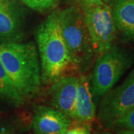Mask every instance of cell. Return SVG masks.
Returning <instances> with one entry per match:
<instances>
[{
    "instance_id": "obj_4",
    "label": "cell",
    "mask_w": 134,
    "mask_h": 134,
    "mask_svg": "<svg viewBox=\"0 0 134 134\" xmlns=\"http://www.w3.org/2000/svg\"><path fill=\"white\" fill-rule=\"evenodd\" d=\"M133 61L134 54L132 52L114 45L98 54L90 78L93 98L96 99L102 98L110 91L133 65Z\"/></svg>"
},
{
    "instance_id": "obj_11",
    "label": "cell",
    "mask_w": 134,
    "mask_h": 134,
    "mask_svg": "<svg viewBox=\"0 0 134 134\" xmlns=\"http://www.w3.org/2000/svg\"><path fill=\"white\" fill-rule=\"evenodd\" d=\"M112 13L116 29L127 39L134 40V0H115Z\"/></svg>"
},
{
    "instance_id": "obj_19",
    "label": "cell",
    "mask_w": 134,
    "mask_h": 134,
    "mask_svg": "<svg viewBox=\"0 0 134 134\" xmlns=\"http://www.w3.org/2000/svg\"><path fill=\"white\" fill-rule=\"evenodd\" d=\"M2 1H4V0H0V2H2Z\"/></svg>"
},
{
    "instance_id": "obj_8",
    "label": "cell",
    "mask_w": 134,
    "mask_h": 134,
    "mask_svg": "<svg viewBox=\"0 0 134 134\" xmlns=\"http://www.w3.org/2000/svg\"><path fill=\"white\" fill-rule=\"evenodd\" d=\"M24 29L23 12L14 2H0V43L19 42Z\"/></svg>"
},
{
    "instance_id": "obj_7",
    "label": "cell",
    "mask_w": 134,
    "mask_h": 134,
    "mask_svg": "<svg viewBox=\"0 0 134 134\" xmlns=\"http://www.w3.org/2000/svg\"><path fill=\"white\" fill-rule=\"evenodd\" d=\"M78 77L60 76L52 83L50 90L52 105L71 119H75V100Z\"/></svg>"
},
{
    "instance_id": "obj_2",
    "label": "cell",
    "mask_w": 134,
    "mask_h": 134,
    "mask_svg": "<svg viewBox=\"0 0 134 134\" xmlns=\"http://www.w3.org/2000/svg\"><path fill=\"white\" fill-rule=\"evenodd\" d=\"M59 11L58 10L52 11L37 30L41 78L46 83H52L61 76L71 63L60 27Z\"/></svg>"
},
{
    "instance_id": "obj_12",
    "label": "cell",
    "mask_w": 134,
    "mask_h": 134,
    "mask_svg": "<svg viewBox=\"0 0 134 134\" xmlns=\"http://www.w3.org/2000/svg\"><path fill=\"white\" fill-rule=\"evenodd\" d=\"M0 100L8 104L18 107L25 102L23 98L15 88L9 77L8 76L5 69L0 61Z\"/></svg>"
},
{
    "instance_id": "obj_5",
    "label": "cell",
    "mask_w": 134,
    "mask_h": 134,
    "mask_svg": "<svg viewBox=\"0 0 134 134\" xmlns=\"http://www.w3.org/2000/svg\"><path fill=\"white\" fill-rule=\"evenodd\" d=\"M83 14L95 54H100L113 46L116 26L112 8L107 3L83 7Z\"/></svg>"
},
{
    "instance_id": "obj_15",
    "label": "cell",
    "mask_w": 134,
    "mask_h": 134,
    "mask_svg": "<svg viewBox=\"0 0 134 134\" xmlns=\"http://www.w3.org/2000/svg\"><path fill=\"white\" fill-rule=\"evenodd\" d=\"M64 134H91L90 127L87 125H78L72 128H69Z\"/></svg>"
},
{
    "instance_id": "obj_16",
    "label": "cell",
    "mask_w": 134,
    "mask_h": 134,
    "mask_svg": "<svg viewBox=\"0 0 134 134\" xmlns=\"http://www.w3.org/2000/svg\"><path fill=\"white\" fill-rule=\"evenodd\" d=\"M76 1L82 5V7L98 5L101 3H107L108 2V0H76Z\"/></svg>"
},
{
    "instance_id": "obj_3",
    "label": "cell",
    "mask_w": 134,
    "mask_h": 134,
    "mask_svg": "<svg viewBox=\"0 0 134 134\" xmlns=\"http://www.w3.org/2000/svg\"><path fill=\"white\" fill-rule=\"evenodd\" d=\"M59 23L71 63L81 72L91 66L95 52L81 10L69 7L59 11Z\"/></svg>"
},
{
    "instance_id": "obj_18",
    "label": "cell",
    "mask_w": 134,
    "mask_h": 134,
    "mask_svg": "<svg viewBox=\"0 0 134 134\" xmlns=\"http://www.w3.org/2000/svg\"><path fill=\"white\" fill-rule=\"evenodd\" d=\"M0 134H16L14 130L9 127L0 125Z\"/></svg>"
},
{
    "instance_id": "obj_17",
    "label": "cell",
    "mask_w": 134,
    "mask_h": 134,
    "mask_svg": "<svg viewBox=\"0 0 134 134\" xmlns=\"http://www.w3.org/2000/svg\"><path fill=\"white\" fill-rule=\"evenodd\" d=\"M100 134H134V130L128 129H120L117 132L104 131Z\"/></svg>"
},
{
    "instance_id": "obj_10",
    "label": "cell",
    "mask_w": 134,
    "mask_h": 134,
    "mask_svg": "<svg viewBox=\"0 0 134 134\" xmlns=\"http://www.w3.org/2000/svg\"><path fill=\"white\" fill-rule=\"evenodd\" d=\"M96 107L92 94L90 78L85 75L78 77L75 100V119L88 123L95 119Z\"/></svg>"
},
{
    "instance_id": "obj_9",
    "label": "cell",
    "mask_w": 134,
    "mask_h": 134,
    "mask_svg": "<svg viewBox=\"0 0 134 134\" xmlns=\"http://www.w3.org/2000/svg\"><path fill=\"white\" fill-rule=\"evenodd\" d=\"M71 124L72 119L61 111L46 106L36 108L32 120L35 134H64Z\"/></svg>"
},
{
    "instance_id": "obj_1",
    "label": "cell",
    "mask_w": 134,
    "mask_h": 134,
    "mask_svg": "<svg viewBox=\"0 0 134 134\" xmlns=\"http://www.w3.org/2000/svg\"><path fill=\"white\" fill-rule=\"evenodd\" d=\"M0 61L25 100L38 92L42 80L41 68L34 43H0Z\"/></svg>"
},
{
    "instance_id": "obj_13",
    "label": "cell",
    "mask_w": 134,
    "mask_h": 134,
    "mask_svg": "<svg viewBox=\"0 0 134 134\" xmlns=\"http://www.w3.org/2000/svg\"><path fill=\"white\" fill-rule=\"evenodd\" d=\"M31 9L37 11H46L52 8L58 0H21Z\"/></svg>"
},
{
    "instance_id": "obj_14",
    "label": "cell",
    "mask_w": 134,
    "mask_h": 134,
    "mask_svg": "<svg viewBox=\"0 0 134 134\" xmlns=\"http://www.w3.org/2000/svg\"><path fill=\"white\" fill-rule=\"evenodd\" d=\"M114 127H119L120 129L134 130V107L118 120Z\"/></svg>"
},
{
    "instance_id": "obj_6",
    "label": "cell",
    "mask_w": 134,
    "mask_h": 134,
    "mask_svg": "<svg viewBox=\"0 0 134 134\" xmlns=\"http://www.w3.org/2000/svg\"><path fill=\"white\" fill-rule=\"evenodd\" d=\"M134 107V68L119 86L113 88L102 97L98 118L106 128L115 123Z\"/></svg>"
}]
</instances>
